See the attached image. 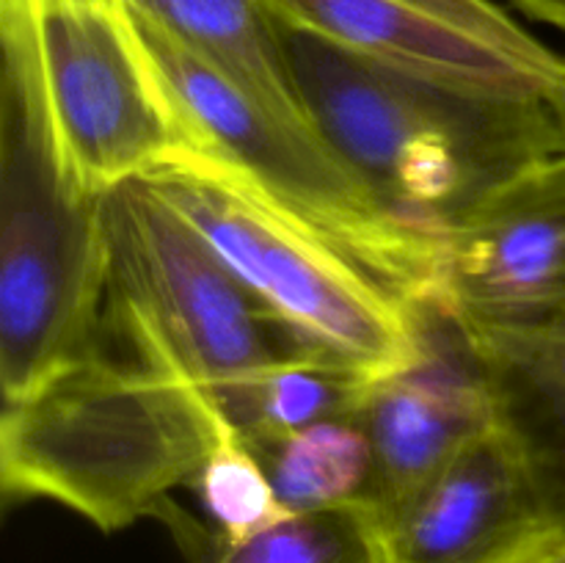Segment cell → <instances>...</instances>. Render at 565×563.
<instances>
[{
  "label": "cell",
  "mask_w": 565,
  "mask_h": 563,
  "mask_svg": "<svg viewBox=\"0 0 565 563\" xmlns=\"http://www.w3.org/2000/svg\"><path fill=\"white\" fill-rule=\"evenodd\" d=\"M230 434L196 386L99 320L77 357L3 401V500L58 502L116 533L160 513Z\"/></svg>",
  "instance_id": "6da1fadb"
},
{
  "label": "cell",
  "mask_w": 565,
  "mask_h": 563,
  "mask_svg": "<svg viewBox=\"0 0 565 563\" xmlns=\"http://www.w3.org/2000/svg\"><path fill=\"white\" fill-rule=\"evenodd\" d=\"M279 20L315 130L397 215L434 235L530 163L565 149L552 99L452 92Z\"/></svg>",
  "instance_id": "7a4b0ae2"
},
{
  "label": "cell",
  "mask_w": 565,
  "mask_h": 563,
  "mask_svg": "<svg viewBox=\"0 0 565 563\" xmlns=\"http://www.w3.org/2000/svg\"><path fill=\"white\" fill-rule=\"evenodd\" d=\"M99 320L196 386L241 439L252 431L265 384L320 357L147 180L99 196Z\"/></svg>",
  "instance_id": "3957f363"
},
{
  "label": "cell",
  "mask_w": 565,
  "mask_h": 563,
  "mask_svg": "<svg viewBox=\"0 0 565 563\" xmlns=\"http://www.w3.org/2000/svg\"><path fill=\"white\" fill-rule=\"evenodd\" d=\"M0 384L25 395L94 340L103 312L99 196L61 152L25 42L0 25Z\"/></svg>",
  "instance_id": "277c9868"
},
{
  "label": "cell",
  "mask_w": 565,
  "mask_h": 563,
  "mask_svg": "<svg viewBox=\"0 0 565 563\" xmlns=\"http://www.w3.org/2000/svg\"><path fill=\"white\" fill-rule=\"evenodd\" d=\"M147 182L320 357L364 381L419 359L428 315L230 163L196 149Z\"/></svg>",
  "instance_id": "5b68a950"
},
{
  "label": "cell",
  "mask_w": 565,
  "mask_h": 563,
  "mask_svg": "<svg viewBox=\"0 0 565 563\" xmlns=\"http://www.w3.org/2000/svg\"><path fill=\"white\" fill-rule=\"evenodd\" d=\"M138 28L196 149L241 171L419 315H441L439 235L397 215L312 125L263 108L163 33Z\"/></svg>",
  "instance_id": "8992f818"
},
{
  "label": "cell",
  "mask_w": 565,
  "mask_h": 563,
  "mask_svg": "<svg viewBox=\"0 0 565 563\" xmlns=\"http://www.w3.org/2000/svg\"><path fill=\"white\" fill-rule=\"evenodd\" d=\"M25 42L66 163L92 196L196 152L127 0H0Z\"/></svg>",
  "instance_id": "52a82bcc"
},
{
  "label": "cell",
  "mask_w": 565,
  "mask_h": 563,
  "mask_svg": "<svg viewBox=\"0 0 565 563\" xmlns=\"http://www.w3.org/2000/svg\"><path fill=\"white\" fill-rule=\"evenodd\" d=\"M287 20L381 66L500 99H555L565 59L491 0H270Z\"/></svg>",
  "instance_id": "ba28073f"
},
{
  "label": "cell",
  "mask_w": 565,
  "mask_h": 563,
  "mask_svg": "<svg viewBox=\"0 0 565 563\" xmlns=\"http://www.w3.org/2000/svg\"><path fill=\"white\" fill-rule=\"evenodd\" d=\"M441 315L463 334L565 312V149L486 193L439 232Z\"/></svg>",
  "instance_id": "9c48e42d"
},
{
  "label": "cell",
  "mask_w": 565,
  "mask_h": 563,
  "mask_svg": "<svg viewBox=\"0 0 565 563\" xmlns=\"http://www.w3.org/2000/svg\"><path fill=\"white\" fill-rule=\"evenodd\" d=\"M351 419L373 456L359 506L381 524L494 425L483 370L456 320L428 315L417 362L370 381Z\"/></svg>",
  "instance_id": "30bf717a"
},
{
  "label": "cell",
  "mask_w": 565,
  "mask_h": 563,
  "mask_svg": "<svg viewBox=\"0 0 565 563\" xmlns=\"http://www.w3.org/2000/svg\"><path fill=\"white\" fill-rule=\"evenodd\" d=\"M379 530L384 563H519L555 544L527 467L497 423Z\"/></svg>",
  "instance_id": "8fae6325"
},
{
  "label": "cell",
  "mask_w": 565,
  "mask_h": 563,
  "mask_svg": "<svg viewBox=\"0 0 565 563\" xmlns=\"http://www.w3.org/2000/svg\"><path fill=\"white\" fill-rule=\"evenodd\" d=\"M463 337L483 370L494 423L527 467L546 533L565 546V312Z\"/></svg>",
  "instance_id": "7c38bea8"
},
{
  "label": "cell",
  "mask_w": 565,
  "mask_h": 563,
  "mask_svg": "<svg viewBox=\"0 0 565 563\" xmlns=\"http://www.w3.org/2000/svg\"><path fill=\"white\" fill-rule=\"evenodd\" d=\"M154 28L276 114L312 125L270 0H127ZM315 127V125H312Z\"/></svg>",
  "instance_id": "4fadbf2b"
},
{
  "label": "cell",
  "mask_w": 565,
  "mask_h": 563,
  "mask_svg": "<svg viewBox=\"0 0 565 563\" xmlns=\"http://www.w3.org/2000/svg\"><path fill=\"white\" fill-rule=\"evenodd\" d=\"M290 513L356 506L370 484V442L356 419H323L254 450Z\"/></svg>",
  "instance_id": "5bb4252c"
},
{
  "label": "cell",
  "mask_w": 565,
  "mask_h": 563,
  "mask_svg": "<svg viewBox=\"0 0 565 563\" xmlns=\"http://www.w3.org/2000/svg\"><path fill=\"white\" fill-rule=\"evenodd\" d=\"M207 563H384L381 530L364 506L287 513Z\"/></svg>",
  "instance_id": "9a60e30c"
},
{
  "label": "cell",
  "mask_w": 565,
  "mask_h": 563,
  "mask_svg": "<svg viewBox=\"0 0 565 563\" xmlns=\"http://www.w3.org/2000/svg\"><path fill=\"white\" fill-rule=\"evenodd\" d=\"M193 486L218 528L221 544L248 539L290 513L276 495L265 461L237 434L221 439Z\"/></svg>",
  "instance_id": "2e32d148"
},
{
  "label": "cell",
  "mask_w": 565,
  "mask_h": 563,
  "mask_svg": "<svg viewBox=\"0 0 565 563\" xmlns=\"http://www.w3.org/2000/svg\"><path fill=\"white\" fill-rule=\"evenodd\" d=\"M511 3L524 17L541 22V25L555 28L557 33L565 36V0H511Z\"/></svg>",
  "instance_id": "e0dca14e"
},
{
  "label": "cell",
  "mask_w": 565,
  "mask_h": 563,
  "mask_svg": "<svg viewBox=\"0 0 565 563\" xmlns=\"http://www.w3.org/2000/svg\"><path fill=\"white\" fill-rule=\"evenodd\" d=\"M519 563H565V546L563 544H544Z\"/></svg>",
  "instance_id": "ac0fdd59"
},
{
  "label": "cell",
  "mask_w": 565,
  "mask_h": 563,
  "mask_svg": "<svg viewBox=\"0 0 565 563\" xmlns=\"http://www.w3.org/2000/svg\"><path fill=\"white\" fill-rule=\"evenodd\" d=\"M552 105H555V114H557V119H561L563 136H565V83L561 86V92L555 94V99H552Z\"/></svg>",
  "instance_id": "d6986e66"
}]
</instances>
